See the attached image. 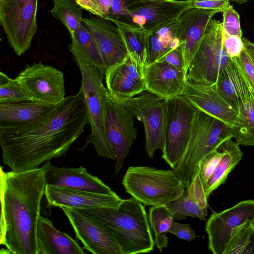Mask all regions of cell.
<instances>
[{
  "label": "cell",
  "mask_w": 254,
  "mask_h": 254,
  "mask_svg": "<svg viewBox=\"0 0 254 254\" xmlns=\"http://www.w3.org/2000/svg\"><path fill=\"white\" fill-rule=\"evenodd\" d=\"M46 184L104 194H116L96 176L83 167H59L50 161L41 166Z\"/></svg>",
  "instance_id": "cell-19"
},
{
  "label": "cell",
  "mask_w": 254,
  "mask_h": 254,
  "mask_svg": "<svg viewBox=\"0 0 254 254\" xmlns=\"http://www.w3.org/2000/svg\"><path fill=\"white\" fill-rule=\"evenodd\" d=\"M197 109L183 95L164 100L165 144L162 158L172 169L187 145Z\"/></svg>",
  "instance_id": "cell-9"
},
{
  "label": "cell",
  "mask_w": 254,
  "mask_h": 254,
  "mask_svg": "<svg viewBox=\"0 0 254 254\" xmlns=\"http://www.w3.org/2000/svg\"><path fill=\"white\" fill-rule=\"evenodd\" d=\"M230 1H233L238 4H244L245 3L247 2L248 1L251 0H229Z\"/></svg>",
  "instance_id": "cell-46"
},
{
  "label": "cell",
  "mask_w": 254,
  "mask_h": 254,
  "mask_svg": "<svg viewBox=\"0 0 254 254\" xmlns=\"http://www.w3.org/2000/svg\"><path fill=\"white\" fill-rule=\"evenodd\" d=\"M83 249L68 234L57 229L40 215L37 228V254H84Z\"/></svg>",
  "instance_id": "cell-26"
},
{
  "label": "cell",
  "mask_w": 254,
  "mask_h": 254,
  "mask_svg": "<svg viewBox=\"0 0 254 254\" xmlns=\"http://www.w3.org/2000/svg\"><path fill=\"white\" fill-rule=\"evenodd\" d=\"M83 23L95 41L104 72L110 66L121 62L128 54L119 29L112 21L95 16L83 17Z\"/></svg>",
  "instance_id": "cell-17"
},
{
  "label": "cell",
  "mask_w": 254,
  "mask_h": 254,
  "mask_svg": "<svg viewBox=\"0 0 254 254\" xmlns=\"http://www.w3.org/2000/svg\"><path fill=\"white\" fill-rule=\"evenodd\" d=\"M244 48L254 64V44L247 39L242 37Z\"/></svg>",
  "instance_id": "cell-44"
},
{
  "label": "cell",
  "mask_w": 254,
  "mask_h": 254,
  "mask_svg": "<svg viewBox=\"0 0 254 254\" xmlns=\"http://www.w3.org/2000/svg\"><path fill=\"white\" fill-rule=\"evenodd\" d=\"M231 60L239 103V123L232 127V136L238 145L254 146V91L241 68Z\"/></svg>",
  "instance_id": "cell-20"
},
{
  "label": "cell",
  "mask_w": 254,
  "mask_h": 254,
  "mask_svg": "<svg viewBox=\"0 0 254 254\" xmlns=\"http://www.w3.org/2000/svg\"><path fill=\"white\" fill-rule=\"evenodd\" d=\"M11 78L8 77L5 73L0 71V85L4 84L8 82Z\"/></svg>",
  "instance_id": "cell-45"
},
{
  "label": "cell",
  "mask_w": 254,
  "mask_h": 254,
  "mask_svg": "<svg viewBox=\"0 0 254 254\" xmlns=\"http://www.w3.org/2000/svg\"><path fill=\"white\" fill-rule=\"evenodd\" d=\"M38 0H0V23L10 46L18 56L30 47L37 31Z\"/></svg>",
  "instance_id": "cell-10"
},
{
  "label": "cell",
  "mask_w": 254,
  "mask_h": 254,
  "mask_svg": "<svg viewBox=\"0 0 254 254\" xmlns=\"http://www.w3.org/2000/svg\"><path fill=\"white\" fill-rule=\"evenodd\" d=\"M136 117L143 123L145 134V151L153 158L157 149L165 144L164 100L148 91L136 97Z\"/></svg>",
  "instance_id": "cell-16"
},
{
  "label": "cell",
  "mask_w": 254,
  "mask_h": 254,
  "mask_svg": "<svg viewBox=\"0 0 254 254\" xmlns=\"http://www.w3.org/2000/svg\"><path fill=\"white\" fill-rule=\"evenodd\" d=\"M127 193L143 204L166 205L185 193L186 187L173 170L130 166L122 181Z\"/></svg>",
  "instance_id": "cell-5"
},
{
  "label": "cell",
  "mask_w": 254,
  "mask_h": 254,
  "mask_svg": "<svg viewBox=\"0 0 254 254\" xmlns=\"http://www.w3.org/2000/svg\"><path fill=\"white\" fill-rule=\"evenodd\" d=\"M242 37L231 35L223 38L224 49L230 58L238 56L244 49Z\"/></svg>",
  "instance_id": "cell-42"
},
{
  "label": "cell",
  "mask_w": 254,
  "mask_h": 254,
  "mask_svg": "<svg viewBox=\"0 0 254 254\" xmlns=\"http://www.w3.org/2000/svg\"><path fill=\"white\" fill-rule=\"evenodd\" d=\"M224 254H254V220L233 231Z\"/></svg>",
  "instance_id": "cell-33"
},
{
  "label": "cell",
  "mask_w": 254,
  "mask_h": 254,
  "mask_svg": "<svg viewBox=\"0 0 254 254\" xmlns=\"http://www.w3.org/2000/svg\"><path fill=\"white\" fill-rule=\"evenodd\" d=\"M60 104L32 100L0 103V136H17L38 128L53 116Z\"/></svg>",
  "instance_id": "cell-12"
},
{
  "label": "cell",
  "mask_w": 254,
  "mask_h": 254,
  "mask_svg": "<svg viewBox=\"0 0 254 254\" xmlns=\"http://www.w3.org/2000/svg\"><path fill=\"white\" fill-rule=\"evenodd\" d=\"M104 78L107 90L117 96L132 98L146 90L144 73L129 54L107 69Z\"/></svg>",
  "instance_id": "cell-24"
},
{
  "label": "cell",
  "mask_w": 254,
  "mask_h": 254,
  "mask_svg": "<svg viewBox=\"0 0 254 254\" xmlns=\"http://www.w3.org/2000/svg\"><path fill=\"white\" fill-rule=\"evenodd\" d=\"M207 199L198 170L184 195L166 205L172 212L174 220L185 219L188 217L205 220L208 215Z\"/></svg>",
  "instance_id": "cell-25"
},
{
  "label": "cell",
  "mask_w": 254,
  "mask_h": 254,
  "mask_svg": "<svg viewBox=\"0 0 254 254\" xmlns=\"http://www.w3.org/2000/svg\"><path fill=\"white\" fill-rule=\"evenodd\" d=\"M178 19L161 26L150 33L146 64H152L182 43L179 38Z\"/></svg>",
  "instance_id": "cell-29"
},
{
  "label": "cell",
  "mask_w": 254,
  "mask_h": 254,
  "mask_svg": "<svg viewBox=\"0 0 254 254\" xmlns=\"http://www.w3.org/2000/svg\"><path fill=\"white\" fill-rule=\"evenodd\" d=\"M44 195L47 207L82 209L92 207L117 208L123 201L116 193L104 194L46 184Z\"/></svg>",
  "instance_id": "cell-18"
},
{
  "label": "cell",
  "mask_w": 254,
  "mask_h": 254,
  "mask_svg": "<svg viewBox=\"0 0 254 254\" xmlns=\"http://www.w3.org/2000/svg\"><path fill=\"white\" fill-rule=\"evenodd\" d=\"M229 0H193L194 7L204 9H218L223 12L230 5Z\"/></svg>",
  "instance_id": "cell-43"
},
{
  "label": "cell",
  "mask_w": 254,
  "mask_h": 254,
  "mask_svg": "<svg viewBox=\"0 0 254 254\" xmlns=\"http://www.w3.org/2000/svg\"><path fill=\"white\" fill-rule=\"evenodd\" d=\"M193 7V0H135L127 10L133 25L151 33Z\"/></svg>",
  "instance_id": "cell-15"
},
{
  "label": "cell",
  "mask_w": 254,
  "mask_h": 254,
  "mask_svg": "<svg viewBox=\"0 0 254 254\" xmlns=\"http://www.w3.org/2000/svg\"><path fill=\"white\" fill-rule=\"evenodd\" d=\"M118 27L128 54L144 73L150 32L133 24L112 20Z\"/></svg>",
  "instance_id": "cell-28"
},
{
  "label": "cell",
  "mask_w": 254,
  "mask_h": 254,
  "mask_svg": "<svg viewBox=\"0 0 254 254\" xmlns=\"http://www.w3.org/2000/svg\"><path fill=\"white\" fill-rule=\"evenodd\" d=\"M135 0H112L109 20L132 24L128 7Z\"/></svg>",
  "instance_id": "cell-38"
},
{
  "label": "cell",
  "mask_w": 254,
  "mask_h": 254,
  "mask_svg": "<svg viewBox=\"0 0 254 254\" xmlns=\"http://www.w3.org/2000/svg\"><path fill=\"white\" fill-rule=\"evenodd\" d=\"M223 46L222 23L212 19L187 68L186 80L214 86L220 72L230 62Z\"/></svg>",
  "instance_id": "cell-8"
},
{
  "label": "cell",
  "mask_w": 254,
  "mask_h": 254,
  "mask_svg": "<svg viewBox=\"0 0 254 254\" xmlns=\"http://www.w3.org/2000/svg\"><path fill=\"white\" fill-rule=\"evenodd\" d=\"M85 10L102 18L109 19L110 17L112 0H76Z\"/></svg>",
  "instance_id": "cell-37"
},
{
  "label": "cell",
  "mask_w": 254,
  "mask_h": 254,
  "mask_svg": "<svg viewBox=\"0 0 254 254\" xmlns=\"http://www.w3.org/2000/svg\"><path fill=\"white\" fill-rule=\"evenodd\" d=\"M53 2L52 16L61 21L72 37L83 24L84 9L76 0H53Z\"/></svg>",
  "instance_id": "cell-32"
},
{
  "label": "cell",
  "mask_w": 254,
  "mask_h": 254,
  "mask_svg": "<svg viewBox=\"0 0 254 254\" xmlns=\"http://www.w3.org/2000/svg\"><path fill=\"white\" fill-rule=\"evenodd\" d=\"M144 77L146 90L163 100L183 94L185 73L166 62L146 64Z\"/></svg>",
  "instance_id": "cell-23"
},
{
  "label": "cell",
  "mask_w": 254,
  "mask_h": 254,
  "mask_svg": "<svg viewBox=\"0 0 254 254\" xmlns=\"http://www.w3.org/2000/svg\"><path fill=\"white\" fill-rule=\"evenodd\" d=\"M149 222L155 245L161 253L168 243L166 234L174 221L172 212L166 205L152 206L149 208Z\"/></svg>",
  "instance_id": "cell-30"
},
{
  "label": "cell",
  "mask_w": 254,
  "mask_h": 254,
  "mask_svg": "<svg viewBox=\"0 0 254 254\" xmlns=\"http://www.w3.org/2000/svg\"><path fill=\"white\" fill-rule=\"evenodd\" d=\"M157 61H164L170 64L176 68L183 71L186 75L182 44L170 50Z\"/></svg>",
  "instance_id": "cell-40"
},
{
  "label": "cell",
  "mask_w": 254,
  "mask_h": 254,
  "mask_svg": "<svg viewBox=\"0 0 254 254\" xmlns=\"http://www.w3.org/2000/svg\"><path fill=\"white\" fill-rule=\"evenodd\" d=\"M105 130L108 140L116 154L115 170L118 173L129 154L137 136L135 117L137 113L136 97L126 98L114 95L101 87Z\"/></svg>",
  "instance_id": "cell-6"
},
{
  "label": "cell",
  "mask_w": 254,
  "mask_h": 254,
  "mask_svg": "<svg viewBox=\"0 0 254 254\" xmlns=\"http://www.w3.org/2000/svg\"><path fill=\"white\" fill-rule=\"evenodd\" d=\"M71 43L68 48L72 54L79 55L97 66L104 73L102 59L91 33L83 23L71 37Z\"/></svg>",
  "instance_id": "cell-31"
},
{
  "label": "cell",
  "mask_w": 254,
  "mask_h": 254,
  "mask_svg": "<svg viewBox=\"0 0 254 254\" xmlns=\"http://www.w3.org/2000/svg\"><path fill=\"white\" fill-rule=\"evenodd\" d=\"M254 220V200L242 201L208 219L205 231L208 247L214 254H224L233 231L249 221Z\"/></svg>",
  "instance_id": "cell-14"
},
{
  "label": "cell",
  "mask_w": 254,
  "mask_h": 254,
  "mask_svg": "<svg viewBox=\"0 0 254 254\" xmlns=\"http://www.w3.org/2000/svg\"><path fill=\"white\" fill-rule=\"evenodd\" d=\"M15 79L32 101L57 105L66 97L63 72L41 62L27 65Z\"/></svg>",
  "instance_id": "cell-11"
},
{
  "label": "cell",
  "mask_w": 254,
  "mask_h": 254,
  "mask_svg": "<svg viewBox=\"0 0 254 254\" xmlns=\"http://www.w3.org/2000/svg\"><path fill=\"white\" fill-rule=\"evenodd\" d=\"M87 124V107L80 88L66 97L41 126L21 135L0 136L2 160L14 172L39 168L54 158L64 157Z\"/></svg>",
  "instance_id": "cell-1"
},
{
  "label": "cell",
  "mask_w": 254,
  "mask_h": 254,
  "mask_svg": "<svg viewBox=\"0 0 254 254\" xmlns=\"http://www.w3.org/2000/svg\"><path fill=\"white\" fill-rule=\"evenodd\" d=\"M232 138L226 140L220 144L223 151L222 157L215 166L207 181L203 185L208 199L215 190L225 183L228 174L242 159V152L239 145Z\"/></svg>",
  "instance_id": "cell-27"
},
{
  "label": "cell",
  "mask_w": 254,
  "mask_h": 254,
  "mask_svg": "<svg viewBox=\"0 0 254 254\" xmlns=\"http://www.w3.org/2000/svg\"><path fill=\"white\" fill-rule=\"evenodd\" d=\"M218 93L234 110L238 112L239 103L232 69V60L219 73L213 86Z\"/></svg>",
  "instance_id": "cell-34"
},
{
  "label": "cell",
  "mask_w": 254,
  "mask_h": 254,
  "mask_svg": "<svg viewBox=\"0 0 254 254\" xmlns=\"http://www.w3.org/2000/svg\"><path fill=\"white\" fill-rule=\"evenodd\" d=\"M223 38L231 35L242 37L240 17L238 12L230 5L223 12Z\"/></svg>",
  "instance_id": "cell-36"
},
{
  "label": "cell",
  "mask_w": 254,
  "mask_h": 254,
  "mask_svg": "<svg viewBox=\"0 0 254 254\" xmlns=\"http://www.w3.org/2000/svg\"><path fill=\"white\" fill-rule=\"evenodd\" d=\"M168 233L174 235L178 238L188 241L195 240L197 237L195 231L190 224H181L174 221Z\"/></svg>",
  "instance_id": "cell-41"
},
{
  "label": "cell",
  "mask_w": 254,
  "mask_h": 254,
  "mask_svg": "<svg viewBox=\"0 0 254 254\" xmlns=\"http://www.w3.org/2000/svg\"><path fill=\"white\" fill-rule=\"evenodd\" d=\"M218 9L190 8L178 18V34L183 45L185 71L197 50L208 25Z\"/></svg>",
  "instance_id": "cell-22"
},
{
  "label": "cell",
  "mask_w": 254,
  "mask_h": 254,
  "mask_svg": "<svg viewBox=\"0 0 254 254\" xmlns=\"http://www.w3.org/2000/svg\"><path fill=\"white\" fill-rule=\"evenodd\" d=\"M46 182L42 167L0 171V244L4 254H37V228Z\"/></svg>",
  "instance_id": "cell-2"
},
{
  "label": "cell",
  "mask_w": 254,
  "mask_h": 254,
  "mask_svg": "<svg viewBox=\"0 0 254 254\" xmlns=\"http://www.w3.org/2000/svg\"><path fill=\"white\" fill-rule=\"evenodd\" d=\"M61 209L85 249L93 254H123L113 232L109 228L75 209Z\"/></svg>",
  "instance_id": "cell-13"
},
{
  "label": "cell",
  "mask_w": 254,
  "mask_h": 254,
  "mask_svg": "<svg viewBox=\"0 0 254 254\" xmlns=\"http://www.w3.org/2000/svg\"><path fill=\"white\" fill-rule=\"evenodd\" d=\"M75 209L109 228L123 254L150 253L153 250L155 243L147 214L143 204L134 197L123 199L117 208Z\"/></svg>",
  "instance_id": "cell-3"
},
{
  "label": "cell",
  "mask_w": 254,
  "mask_h": 254,
  "mask_svg": "<svg viewBox=\"0 0 254 254\" xmlns=\"http://www.w3.org/2000/svg\"><path fill=\"white\" fill-rule=\"evenodd\" d=\"M230 138H233L232 127L197 109L187 145L173 169L186 188L199 170L200 160Z\"/></svg>",
  "instance_id": "cell-4"
},
{
  "label": "cell",
  "mask_w": 254,
  "mask_h": 254,
  "mask_svg": "<svg viewBox=\"0 0 254 254\" xmlns=\"http://www.w3.org/2000/svg\"><path fill=\"white\" fill-rule=\"evenodd\" d=\"M183 95L195 107L232 127L239 123L238 112L232 108L212 86L186 80Z\"/></svg>",
  "instance_id": "cell-21"
},
{
  "label": "cell",
  "mask_w": 254,
  "mask_h": 254,
  "mask_svg": "<svg viewBox=\"0 0 254 254\" xmlns=\"http://www.w3.org/2000/svg\"><path fill=\"white\" fill-rule=\"evenodd\" d=\"M231 59L241 68L254 91V64L244 48L238 56Z\"/></svg>",
  "instance_id": "cell-39"
},
{
  "label": "cell",
  "mask_w": 254,
  "mask_h": 254,
  "mask_svg": "<svg viewBox=\"0 0 254 254\" xmlns=\"http://www.w3.org/2000/svg\"><path fill=\"white\" fill-rule=\"evenodd\" d=\"M31 100L15 78L0 85V103H12Z\"/></svg>",
  "instance_id": "cell-35"
},
{
  "label": "cell",
  "mask_w": 254,
  "mask_h": 254,
  "mask_svg": "<svg viewBox=\"0 0 254 254\" xmlns=\"http://www.w3.org/2000/svg\"><path fill=\"white\" fill-rule=\"evenodd\" d=\"M81 75V86L87 107L91 132L81 148L91 144L99 156L116 160L115 152L106 136L104 122L101 87L105 73L82 57L72 54Z\"/></svg>",
  "instance_id": "cell-7"
}]
</instances>
